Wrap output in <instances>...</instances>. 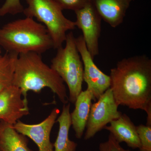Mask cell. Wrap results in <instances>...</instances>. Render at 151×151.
<instances>
[{"instance_id": "obj_1", "label": "cell", "mask_w": 151, "mask_h": 151, "mask_svg": "<svg viewBox=\"0 0 151 151\" xmlns=\"http://www.w3.org/2000/svg\"><path fill=\"white\" fill-rule=\"evenodd\" d=\"M110 88L118 105L147 113L151 127V59L135 55L119 60L111 70Z\"/></svg>"}, {"instance_id": "obj_2", "label": "cell", "mask_w": 151, "mask_h": 151, "mask_svg": "<svg viewBox=\"0 0 151 151\" xmlns=\"http://www.w3.org/2000/svg\"><path fill=\"white\" fill-rule=\"evenodd\" d=\"M12 85L21 89L23 98L28 102L27 93H40L49 88L63 104L68 103V96L62 78L43 62L41 55L28 52L19 55L15 65Z\"/></svg>"}, {"instance_id": "obj_3", "label": "cell", "mask_w": 151, "mask_h": 151, "mask_svg": "<svg viewBox=\"0 0 151 151\" xmlns=\"http://www.w3.org/2000/svg\"><path fill=\"white\" fill-rule=\"evenodd\" d=\"M0 46L7 52L18 55L28 52L41 55L53 48L45 27L28 17L10 22L0 28Z\"/></svg>"}, {"instance_id": "obj_4", "label": "cell", "mask_w": 151, "mask_h": 151, "mask_svg": "<svg viewBox=\"0 0 151 151\" xmlns=\"http://www.w3.org/2000/svg\"><path fill=\"white\" fill-rule=\"evenodd\" d=\"M73 32L66 35L65 45L58 48L52 59L50 67L67 84L69 90L68 101L74 104L82 90L84 67L76 44Z\"/></svg>"}, {"instance_id": "obj_5", "label": "cell", "mask_w": 151, "mask_h": 151, "mask_svg": "<svg viewBox=\"0 0 151 151\" xmlns=\"http://www.w3.org/2000/svg\"><path fill=\"white\" fill-rule=\"evenodd\" d=\"M27 7L23 13L43 24L52 39L53 48L62 47L66 32L76 27L75 22L66 18L62 9L53 0H26Z\"/></svg>"}, {"instance_id": "obj_6", "label": "cell", "mask_w": 151, "mask_h": 151, "mask_svg": "<svg viewBox=\"0 0 151 151\" xmlns=\"http://www.w3.org/2000/svg\"><path fill=\"white\" fill-rule=\"evenodd\" d=\"M95 103L92 104L86 127L84 139L88 140L94 137L107 124L118 119L122 114L118 110L111 88H109Z\"/></svg>"}, {"instance_id": "obj_7", "label": "cell", "mask_w": 151, "mask_h": 151, "mask_svg": "<svg viewBox=\"0 0 151 151\" xmlns=\"http://www.w3.org/2000/svg\"><path fill=\"white\" fill-rule=\"evenodd\" d=\"M76 26L81 29L87 50L93 58L99 54L102 19L91 1L75 11Z\"/></svg>"}, {"instance_id": "obj_8", "label": "cell", "mask_w": 151, "mask_h": 151, "mask_svg": "<svg viewBox=\"0 0 151 151\" xmlns=\"http://www.w3.org/2000/svg\"><path fill=\"white\" fill-rule=\"evenodd\" d=\"M76 44L81 56L84 67L83 79L87 84V88L90 89L95 100L110 88L111 79L110 76L103 73L94 62L82 35L75 38Z\"/></svg>"}, {"instance_id": "obj_9", "label": "cell", "mask_w": 151, "mask_h": 151, "mask_svg": "<svg viewBox=\"0 0 151 151\" xmlns=\"http://www.w3.org/2000/svg\"><path fill=\"white\" fill-rule=\"evenodd\" d=\"M60 113L58 108H54L48 117L39 124H26L19 120L13 127L17 132L31 139L37 145V151H53L50 133Z\"/></svg>"}, {"instance_id": "obj_10", "label": "cell", "mask_w": 151, "mask_h": 151, "mask_svg": "<svg viewBox=\"0 0 151 151\" xmlns=\"http://www.w3.org/2000/svg\"><path fill=\"white\" fill-rule=\"evenodd\" d=\"M22 97L21 89L13 85L0 92V121L13 126L29 114L28 103Z\"/></svg>"}, {"instance_id": "obj_11", "label": "cell", "mask_w": 151, "mask_h": 151, "mask_svg": "<svg viewBox=\"0 0 151 151\" xmlns=\"http://www.w3.org/2000/svg\"><path fill=\"white\" fill-rule=\"evenodd\" d=\"M132 0H91L101 18L111 27L122 24Z\"/></svg>"}, {"instance_id": "obj_12", "label": "cell", "mask_w": 151, "mask_h": 151, "mask_svg": "<svg viewBox=\"0 0 151 151\" xmlns=\"http://www.w3.org/2000/svg\"><path fill=\"white\" fill-rule=\"evenodd\" d=\"M110 132L116 141L125 142L132 149H139L141 144L137 132V126L127 114H122L104 128Z\"/></svg>"}, {"instance_id": "obj_13", "label": "cell", "mask_w": 151, "mask_h": 151, "mask_svg": "<svg viewBox=\"0 0 151 151\" xmlns=\"http://www.w3.org/2000/svg\"><path fill=\"white\" fill-rule=\"evenodd\" d=\"M92 100L96 101L92 91L88 88L81 91L76 100L75 108L70 116L71 126L77 139H81L84 134Z\"/></svg>"}, {"instance_id": "obj_14", "label": "cell", "mask_w": 151, "mask_h": 151, "mask_svg": "<svg viewBox=\"0 0 151 151\" xmlns=\"http://www.w3.org/2000/svg\"><path fill=\"white\" fill-rule=\"evenodd\" d=\"M70 104L63 105L61 114L56 119L59 124V131L55 142L53 144V151H76L77 143L70 140L69 132L71 126L70 116Z\"/></svg>"}, {"instance_id": "obj_15", "label": "cell", "mask_w": 151, "mask_h": 151, "mask_svg": "<svg viewBox=\"0 0 151 151\" xmlns=\"http://www.w3.org/2000/svg\"><path fill=\"white\" fill-rule=\"evenodd\" d=\"M0 147L2 151H30L25 136L7 124L1 136Z\"/></svg>"}, {"instance_id": "obj_16", "label": "cell", "mask_w": 151, "mask_h": 151, "mask_svg": "<svg viewBox=\"0 0 151 151\" xmlns=\"http://www.w3.org/2000/svg\"><path fill=\"white\" fill-rule=\"evenodd\" d=\"M18 55L6 52L0 58V92L12 85Z\"/></svg>"}, {"instance_id": "obj_17", "label": "cell", "mask_w": 151, "mask_h": 151, "mask_svg": "<svg viewBox=\"0 0 151 151\" xmlns=\"http://www.w3.org/2000/svg\"><path fill=\"white\" fill-rule=\"evenodd\" d=\"M137 132L140 142V151H151V127L142 124L137 126Z\"/></svg>"}, {"instance_id": "obj_18", "label": "cell", "mask_w": 151, "mask_h": 151, "mask_svg": "<svg viewBox=\"0 0 151 151\" xmlns=\"http://www.w3.org/2000/svg\"><path fill=\"white\" fill-rule=\"evenodd\" d=\"M24 8L20 0H6L0 7V17L7 14L16 15L23 12Z\"/></svg>"}, {"instance_id": "obj_19", "label": "cell", "mask_w": 151, "mask_h": 151, "mask_svg": "<svg viewBox=\"0 0 151 151\" xmlns=\"http://www.w3.org/2000/svg\"><path fill=\"white\" fill-rule=\"evenodd\" d=\"M63 10L75 11L82 8L91 0H53Z\"/></svg>"}, {"instance_id": "obj_20", "label": "cell", "mask_w": 151, "mask_h": 151, "mask_svg": "<svg viewBox=\"0 0 151 151\" xmlns=\"http://www.w3.org/2000/svg\"><path fill=\"white\" fill-rule=\"evenodd\" d=\"M120 143L118 142L113 135L110 134L108 140L104 142L100 143L99 151H130L122 147Z\"/></svg>"}, {"instance_id": "obj_21", "label": "cell", "mask_w": 151, "mask_h": 151, "mask_svg": "<svg viewBox=\"0 0 151 151\" xmlns=\"http://www.w3.org/2000/svg\"><path fill=\"white\" fill-rule=\"evenodd\" d=\"M6 124L4 123V122L0 121V139H1V136L3 130L4 128L5 127ZM0 151H2L1 150V147H0Z\"/></svg>"}, {"instance_id": "obj_22", "label": "cell", "mask_w": 151, "mask_h": 151, "mask_svg": "<svg viewBox=\"0 0 151 151\" xmlns=\"http://www.w3.org/2000/svg\"><path fill=\"white\" fill-rule=\"evenodd\" d=\"M1 48H0V58L2 56V55H1Z\"/></svg>"}]
</instances>
